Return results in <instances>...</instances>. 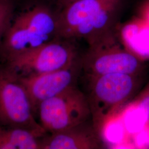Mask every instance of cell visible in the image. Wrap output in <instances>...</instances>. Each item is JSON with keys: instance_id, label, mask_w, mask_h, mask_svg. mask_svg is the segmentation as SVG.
<instances>
[{"instance_id": "3", "label": "cell", "mask_w": 149, "mask_h": 149, "mask_svg": "<svg viewBox=\"0 0 149 149\" xmlns=\"http://www.w3.org/2000/svg\"><path fill=\"white\" fill-rule=\"evenodd\" d=\"M137 75L112 74L87 77L89 81L87 96L92 122L101 134L106 124L121 107L133 96L138 81Z\"/></svg>"}, {"instance_id": "10", "label": "cell", "mask_w": 149, "mask_h": 149, "mask_svg": "<svg viewBox=\"0 0 149 149\" xmlns=\"http://www.w3.org/2000/svg\"><path fill=\"white\" fill-rule=\"evenodd\" d=\"M42 138L28 129L0 124V149H40Z\"/></svg>"}, {"instance_id": "5", "label": "cell", "mask_w": 149, "mask_h": 149, "mask_svg": "<svg viewBox=\"0 0 149 149\" xmlns=\"http://www.w3.org/2000/svg\"><path fill=\"white\" fill-rule=\"evenodd\" d=\"M36 114L20 78L5 66L0 68V124L24 128L43 137L47 133Z\"/></svg>"}, {"instance_id": "13", "label": "cell", "mask_w": 149, "mask_h": 149, "mask_svg": "<svg viewBox=\"0 0 149 149\" xmlns=\"http://www.w3.org/2000/svg\"><path fill=\"white\" fill-rule=\"evenodd\" d=\"M78 0H58V5L59 6L60 10L63 8L65 6L68 5L71 2H74Z\"/></svg>"}, {"instance_id": "9", "label": "cell", "mask_w": 149, "mask_h": 149, "mask_svg": "<svg viewBox=\"0 0 149 149\" xmlns=\"http://www.w3.org/2000/svg\"><path fill=\"white\" fill-rule=\"evenodd\" d=\"M88 120L62 131L47 134L40 139V149H103L101 134Z\"/></svg>"}, {"instance_id": "12", "label": "cell", "mask_w": 149, "mask_h": 149, "mask_svg": "<svg viewBox=\"0 0 149 149\" xmlns=\"http://www.w3.org/2000/svg\"><path fill=\"white\" fill-rule=\"evenodd\" d=\"M138 31V27H133V37L138 38L140 39L134 42V48L140 55L149 56V28L144 29L140 33Z\"/></svg>"}, {"instance_id": "8", "label": "cell", "mask_w": 149, "mask_h": 149, "mask_svg": "<svg viewBox=\"0 0 149 149\" xmlns=\"http://www.w3.org/2000/svg\"><path fill=\"white\" fill-rule=\"evenodd\" d=\"M81 71L80 59L67 69L26 77H19L27 90L36 115L38 108L43 102L77 85Z\"/></svg>"}, {"instance_id": "2", "label": "cell", "mask_w": 149, "mask_h": 149, "mask_svg": "<svg viewBox=\"0 0 149 149\" xmlns=\"http://www.w3.org/2000/svg\"><path fill=\"white\" fill-rule=\"evenodd\" d=\"M60 38L58 12L43 3H33L15 12L0 53L5 60Z\"/></svg>"}, {"instance_id": "6", "label": "cell", "mask_w": 149, "mask_h": 149, "mask_svg": "<svg viewBox=\"0 0 149 149\" xmlns=\"http://www.w3.org/2000/svg\"><path fill=\"white\" fill-rule=\"evenodd\" d=\"M37 114L47 134L73 127L91 118L87 96L77 85L43 102Z\"/></svg>"}, {"instance_id": "14", "label": "cell", "mask_w": 149, "mask_h": 149, "mask_svg": "<svg viewBox=\"0 0 149 149\" xmlns=\"http://www.w3.org/2000/svg\"><path fill=\"white\" fill-rule=\"evenodd\" d=\"M147 127H148V129H149V121H148V124H147Z\"/></svg>"}, {"instance_id": "4", "label": "cell", "mask_w": 149, "mask_h": 149, "mask_svg": "<svg viewBox=\"0 0 149 149\" xmlns=\"http://www.w3.org/2000/svg\"><path fill=\"white\" fill-rule=\"evenodd\" d=\"M74 40L60 38L6 59L7 68L19 77L67 69L80 60Z\"/></svg>"}, {"instance_id": "7", "label": "cell", "mask_w": 149, "mask_h": 149, "mask_svg": "<svg viewBox=\"0 0 149 149\" xmlns=\"http://www.w3.org/2000/svg\"><path fill=\"white\" fill-rule=\"evenodd\" d=\"M82 70L87 77L112 74L138 75L141 69L138 56L118 42L116 34L89 46L80 57Z\"/></svg>"}, {"instance_id": "11", "label": "cell", "mask_w": 149, "mask_h": 149, "mask_svg": "<svg viewBox=\"0 0 149 149\" xmlns=\"http://www.w3.org/2000/svg\"><path fill=\"white\" fill-rule=\"evenodd\" d=\"M15 12L14 0H0V45Z\"/></svg>"}, {"instance_id": "1", "label": "cell", "mask_w": 149, "mask_h": 149, "mask_svg": "<svg viewBox=\"0 0 149 149\" xmlns=\"http://www.w3.org/2000/svg\"><path fill=\"white\" fill-rule=\"evenodd\" d=\"M124 0H78L58 11L59 36L82 39L89 46L116 33Z\"/></svg>"}]
</instances>
